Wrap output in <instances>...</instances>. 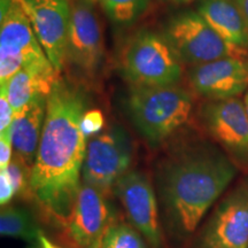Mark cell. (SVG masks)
Instances as JSON below:
<instances>
[{
	"instance_id": "6da1fadb",
	"label": "cell",
	"mask_w": 248,
	"mask_h": 248,
	"mask_svg": "<svg viewBox=\"0 0 248 248\" xmlns=\"http://www.w3.org/2000/svg\"><path fill=\"white\" fill-rule=\"evenodd\" d=\"M84 90L59 78L47 95L44 129L31 172V193L40 209L66 225L80 187L86 154L80 121L88 110Z\"/></svg>"
},
{
	"instance_id": "7a4b0ae2",
	"label": "cell",
	"mask_w": 248,
	"mask_h": 248,
	"mask_svg": "<svg viewBox=\"0 0 248 248\" xmlns=\"http://www.w3.org/2000/svg\"><path fill=\"white\" fill-rule=\"evenodd\" d=\"M233 161L204 141L176 147L157 166L155 183L167 232L190 238L237 175Z\"/></svg>"
},
{
	"instance_id": "3957f363",
	"label": "cell",
	"mask_w": 248,
	"mask_h": 248,
	"mask_svg": "<svg viewBox=\"0 0 248 248\" xmlns=\"http://www.w3.org/2000/svg\"><path fill=\"white\" fill-rule=\"evenodd\" d=\"M132 125L151 146L169 140L190 120L193 99L179 86H132L125 100Z\"/></svg>"
},
{
	"instance_id": "277c9868",
	"label": "cell",
	"mask_w": 248,
	"mask_h": 248,
	"mask_svg": "<svg viewBox=\"0 0 248 248\" xmlns=\"http://www.w3.org/2000/svg\"><path fill=\"white\" fill-rule=\"evenodd\" d=\"M122 67L133 86L176 85L183 75L181 59L164 36L152 31H139L130 40Z\"/></svg>"
},
{
	"instance_id": "5b68a950",
	"label": "cell",
	"mask_w": 248,
	"mask_h": 248,
	"mask_svg": "<svg viewBox=\"0 0 248 248\" xmlns=\"http://www.w3.org/2000/svg\"><path fill=\"white\" fill-rule=\"evenodd\" d=\"M163 36L182 62L194 66L223 58L244 59L248 54L247 49L222 38L194 11L183 12L170 18Z\"/></svg>"
},
{
	"instance_id": "8992f818",
	"label": "cell",
	"mask_w": 248,
	"mask_h": 248,
	"mask_svg": "<svg viewBox=\"0 0 248 248\" xmlns=\"http://www.w3.org/2000/svg\"><path fill=\"white\" fill-rule=\"evenodd\" d=\"M132 142L129 133L120 125H113L88 139L83 183L92 185L107 195L130 170Z\"/></svg>"
},
{
	"instance_id": "52a82bcc",
	"label": "cell",
	"mask_w": 248,
	"mask_h": 248,
	"mask_svg": "<svg viewBox=\"0 0 248 248\" xmlns=\"http://www.w3.org/2000/svg\"><path fill=\"white\" fill-rule=\"evenodd\" d=\"M193 248H248V178L222 198Z\"/></svg>"
},
{
	"instance_id": "ba28073f",
	"label": "cell",
	"mask_w": 248,
	"mask_h": 248,
	"mask_svg": "<svg viewBox=\"0 0 248 248\" xmlns=\"http://www.w3.org/2000/svg\"><path fill=\"white\" fill-rule=\"evenodd\" d=\"M207 133L237 167L248 171V115L238 98L204 104L200 111Z\"/></svg>"
},
{
	"instance_id": "9c48e42d",
	"label": "cell",
	"mask_w": 248,
	"mask_h": 248,
	"mask_svg": "<svg viewBox=\"0 0 248 248\" xmlns=\"http://www.w3.org/2000/svg\"><path fill=\"white\" fill-rule=\"evenodd\" d=\"M47 59L37 39L22 1L15 0L1 15L0 28V83L32 62Z\"/></svg>"
},
{
	"instance_id": "30bf717a",
	"label": "cell",
	"mask_w": 248,
	"mask_h": 248,
	"mask_svg": "<svg viewBox=\"0 0 248 248\" xmlns=\"http://www.w3.org/2000/svg\"><path fill=\"white\" fill-rule=\"evenodd\" d=\"M129 221L151 246L162 248L159 200L150 179L142 172L129 170L114 186Z\"/></svg>"
},
{
	"instance_id": "8fae6325",
	"label": "cell",
	"mask_w": 248,
	"mask_h": 248,
	"mask_svg": "<svg viewBox=\"0 0 248 248\" xmlns=\"http://www.w3.org/2000/svg\"><path fill=\"white\" fill-rule=\"evenodd\" d=\"M33 31L46 57L60 73L67 61L71 6L68 0H23Z\"/></svg>"
},
{
	"instance_id": "7c38bea8",
	"label": "cell",
	"mask_w": 248,
	"mask_h": 248,
	"mask_svg": "<svg viewBox=\"0 0 248 248\" xmlns=\"http://www.w3.org/2000/svg\"><path fill=\"white\" fill-rule=\"evenodd\" d=\"M104 58V38L92 2L75 0L71 5L67 61L84 75H93Z\"/></svg>"
},
{
	"instance_id": "4fadbf2b",
	"label": "cell",
	"mask_w": 248,
	"mask_h": 248,
	"mask_svg": "<svg viewBox=\"0 0 248 248\" xmlns=\"http://www.w3.org/2000/svg\"><path fill=\"white\" fill-rule=\"evenodd\" d=\"M115 222L106 195L82 183L73 212L68 219L67 233L79 248H98L105 232Z\"/></svg>"
},
{
	"instance_id": "5bb4252c",
	"label": "cell",
	"mask_w": 248,
	"mask_h": 248,
	"mask_svg": "<svg viewBox=\"0 0 248 248\" xmlns=\"http://www.w3.org/2000/svg\"><path fill=\"white\" fill-rule=\"evenodd\" d=\"M192 88L210 101L237 98L248 88V68L241 58H223L194 66L190 71Z\"/></svg>"
},
{
	"instance_id": "9a60e30c",
	"label": "cell",
	"mask_w": 248,
	"mask_h": 248,
	"mask_svg": "<svg viewBox=\"0 0 248 248\" xmlns=\"http://www.w3.org/2000/svg\"><path fill=\"white\" fill-rule=\"evenodd\" d=\"M47 95L39 94L22 110L15 114L12 123L14 155L32 168L44 129Z\"/></svg>"
},
{
	"instance_id": "2e32d148",
	"label": "cell",
	"mask_w": 248,
	"mask_h": 248,
	"mask_svg": "<svg viewBox=\"0 0 248 248\" xmlns=\"http://www.w3.org/2000/svg\"><path fill=\"white\" fill-rule=\"evenodd\" d=\"M58 75L59 71L48 59L32 62L16 71L5 82L15 114L22 110L37 95H48L55 80L59 78Z\"/></svg>"
},
{
	"instance_id": "e0dca14e",
	"label": "cell",
	"mask_w": 248,
	"mask_h": 248,
	"mask_svg": "<svg viewBox=\"0 0 248 248\" xmlns=\"http://www.w3.org/2000/svg\"><path fill=\"white\" fill-rule=\"evenodd\" d=\"M198 13L226 42L248 51V24L234 0H202Z\"/></svg>"
},
{
	"instance_id": "ac0fdd59",
	"label": "cell",
	"mask_w": 248,
	"mask_h": 248,
	"mask_svg": "<svg viewBox=\"0 0 248 248\" xmlns=\"http://www.w3.org/2000/svg\"><path fill=\"white\" fill-rule=\"evenodd\" d=\"M39 228L31 214L22 207H6L0 214V233L27 241H38Z\"/></svg>"
},
{
	"instance_id": "d6986e66",
	"label": "cell",
	"mask_w": 248,
	"mask_h": 248,
	"mask_svg": "<svg viewBox=\"0 0 248 248\" xmlns=\"http://www.w3.org/2000/svg\"><path fill=\"white\" fill-rule=\"evenodd\" d=\"M108 17L117 24L135 22L147 8L150 0H99Z\"/></svg>"
},
{
	"instance_id": "ffe728a7",
	"label": "cell",
	"mask_w": 248,
	"mask_h": 248,
	"mask_svg": "<svg viewBox=\"0 0 248 248\" xmlns=\"http://www.w3.org/2000/svg\"><path fill=\"white\" fill-rule=\"evenodd\" d=\"M98 248H146L139 232L125 223L114 222L105 232Z\"/></svg>"
},
{
	"instance_id": "44dd1931",
	"label": "cell",
	"mask_w": 248,
	"mask_h": 248,
	"mask_svg": "<svg viewBox=\"0 0 248 248\" xmlns=\"http://www.w3.org/2000/svg\"><path fill=\"white\" fill-rule=\"evenodd\" d=\"M6 172L8 173L9 178L13 183L15 193H16L17 197L24 200L32 199V193H31V172H32V168H30L28 164L14 155L13 160L11 161L7 169H6Z\"/></svg>"
},
{
	"instance_id": "7402d4cb",
	"label": "cell",
	"mask_w": 248,
	"mask_h": 248,
	"mask_svg": "<svg viewBox=\"0 0 248 248\" xmlns=\"http://www.w3.org/2000/svg\"><path fill=\"white\" fill-rule=\"evenodd\" d=\"M105 119L99 109L86 110L80 121V129L86 138L98 135L104 128Z\"/></svg>"
},
{
	"instance_id": "603a6c76",
	"label": "cell",
	"mask_w": 248,
	"mask_h": 248,
	"mask_svg": "<svg viewBox=\"0 0 248 248\" xmlns=\"http://www.w3.org/2000/svg\"><path fill=\"white\" fill-rule=\"evenodd\" d=\"M15 117V111L8 98L7 84L0 83V132L12 126Z\"/></svg>"
},
{
	"instance_id": "cb8c5ba5",
	"label": "cell",
	"mask_w": 248,
	"mask_h": 248,
	"mask_svg": "<svg viewBox=\"0 0 248 248\" xmlns=\"http://www.w3.org/2000/svg\"><path fill=\"white\" fill-rule=\"evenodd\" d=\"M13 139L12 129L0 132V170H6L13 160Z\"/></svg>"
},
{
	"instance_id": "d4e9b609",
	"label": "cell",
	"mask_w": 248,
	"mask_h": 248,
	"mask_svg": "<svg viewBox=\"0 0 248 248\" xmlns=\"http://www.w3.org/2000/svg\"><path fill=\"white\" fill-rule=\"evenodd\" d=\"M15 195H16L15 188L8 173L6 172V170H1L0 172V203L1 206L4 207L8 204Z\"/></svg>"
},
{
	"instance_id": "484cf974",
	"label": "cell",
	"mask_w": 248,
	"mask_h": 248,
	"mask_svg": "<svg viewBox=\"0 0 248 248\" xmlns=\"http://www.w3.org/2000/svg\"><path fill=\"white\" fill-rule=\"evenodd\" d=\"M38 243L40 244V247H42V248H59L58 246H55V245L52 243V241H49L47 239V237H46V235L43 233L42 231L39 232Z\"/></svg>"
},
{
	"instance_id": "4316f807",
	"label": "cell",
	"mask_w": 248,
	"mask_h": 248,
	"mask_svg": "<svg viewBox=\"0 0 248 248\" xmlns=\"http://www.w3.org/2000/svg\"><path fill=\"white\" fill-rule=\"evenodd\" d=\"M235 4L240 8L241 13H243L245 20L248 24V0H234Z\"/></svg>"
},
{
	"instance_id": "83f0119b",
	"label": "cell",
	"mask_w": 248,
	"mask_h": 248,
	"mask_svg": "<svg viewBox=\"0 0 248 248\" xmlns=\"http://www.w3.org/2000/svg\"><path fill=\"white\" fill-rule=\"evenodd\" d=\"M166 1L171 2V4H176V5H183V4H187V2L192 1V0H166Z\"/></svg>"
},
{
	"instance_id": "f1b7e54d",
	"label": "cell",
	"mask_w": 248,
	"mask_h": 248,
	"mask_svg": "<svg viewBox=\"0 0 248 248\" xmlns=\"http://www.w3.org/2000/svg\"><path fill=\"white\" fill-rule=\"evenodd\" d=\"M244 104H245V108H246L247 115H248V91H247V93H246V95H245V100H244Z\"/></svg>"
},
{
	"instance_id": "f546056e",
	"label": "cell",
	"mask_w": 248,
	"mask_h": 248,
	"mask_svg": "<svg viewBox=\"0 0 248 248\" xmlns=\"http://www.w3.org/2000/svg\"><path fill=\"white\" fill-rule=\"evenodd\" d=\"M90 2H94V1H98V0H88Z\"/></svg>"
},
{
	"instance_id": "4dcf8cb0",
	"label": "cell",
	"mask_w": 248,
	"mask_h": 248,
	"mask_svg": "<svg viewBox=\"0 0 248 248\" xmlns=\"http://www.w3.org/2000/svg\"><path fill=\"white\" fill-rule=\"evenodd\" d=\"M246 64H247V68H248V54H247V60H246Z\"/></svg>"
},
{
	"instance_id": "1f68e13d",
	"label": "cell",
	"mask_w": 248,
	"mask_h": 248,
	"mask_svg": "<svg viewBox=\"0 0 248 248\" xmlns=\"http://www.w3.org/2000/svg\"><path fill=\"white\" fill-rule=\"evenodd\" d=\"M29 248H37V247H29Z\"/></svg>"
},
{
	"instance_id": "d6a6232c",
	"label": "cell",
	"mask_w": 248,
	"mask_h": 248,
	"mask_svg": "<svg viewBox=\"0 0 248 248\" xmlns=\"http://www.w3.org/2000/svg\"><path fill=\"white\" fill-rule=\"evenodd\" d=\"M22 1H23V0H22Z\"/></svg>"
}]
</instances>
